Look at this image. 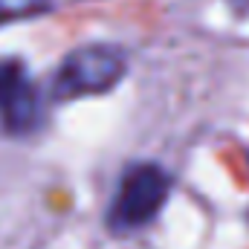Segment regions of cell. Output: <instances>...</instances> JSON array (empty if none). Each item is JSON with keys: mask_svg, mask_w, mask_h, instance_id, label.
I'll list each match as a JSON object with an SVG mask.
<instances>
[{"mask_svg": "<svg viewBox=\"0 0 249 249\" xmlns=\"http://www.w3.org/2000/svg\"><path fill=\"white\" fill-rule=\"evenodd\" d=\"M124 70H127V58L119 47H110V44L78 47L55 70L53 99L72 102V99L107 93L110 87H116L122 81Z\"/></svg>", "mask_w": 249, "mask_h": 249, "instance_id": "6da1fadb", "label": "cell"}, {"mask_svg": "<svg viewBox=\"0 0 249 249\" xmlns=\"http://www.w3.org/2000/svg\"><path fill=\"white\" fill-rule=\"evenodd\" d=\"M171 194V177L154 165V162H139L124 171L119 191L110 203L107 223L113 232H136L145 223H151L160 209L165 206Z\"/></svg>", "mask_w": 249, "mask_h": 249, "instance_id": "7a4b0ae2", "label": "cell"}, {"mask_svg": "<svg viewBox=\"0 0 249 249\" xmlns=\"http://www.w3.org/2000/svg\"><path fill=\"white\" fill-rule=\"evenodd\" d=\"M44 105L29 70L18 58H0V127L12 136H26L41 127Z\"/></svg>", "mask_w": 249, "mask_h": 249, "instance_id": "3957f363", "label": "cell"}, {"mask_svg": "<svg viewBox=\"0 0 249 249\" xmlns=\"http://www.w3.org/2000/svg\"><path fill=\"white\" fill-rule=\"evenodd\" d=\"M53 0H0V23H12L20 18H32L50 9Z\"/></svg>", "mask_w": 249, "mask_h": 249, "instance_id": "277c9868", "label": "cell"}]
</instances>
